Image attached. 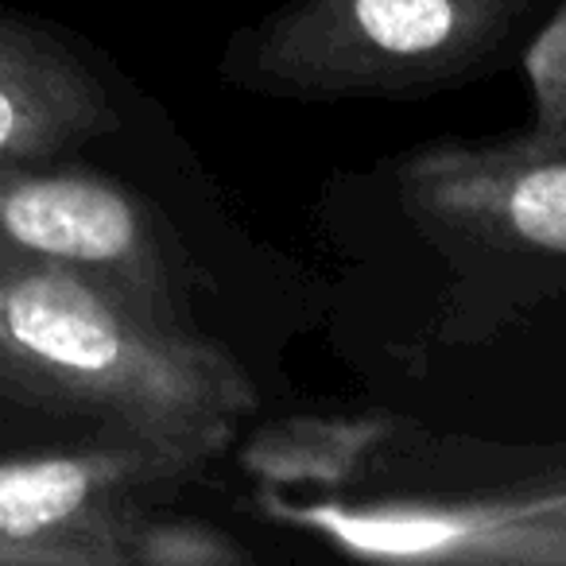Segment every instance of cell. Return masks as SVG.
I'll return each instance as SVG.
<instances>
[{"label": "cell", "mask_w": 566, "mask_h": 566, "mask_svg": "<svg viewBox=\"0 0 566 566\" xmlns=\"http://www.w3.org/2000/svg\"><path fill=\"white\" fill-rule=\"evenodd\" d=\"M527 78L539 109V136L566 144V9L527 51Z\"/></svg>", "instance_id": "obj_7"}, {"label": "cell", "mask_w": 566, "mask_h": 566, "mask_svg": "<svg viewBox=\"0 0 566 566\" xmlns=\"http://www.w3.org/2000/svg\"><path fill=\"white\" fill-rule=\"evenodd\" d=\"M419 213L527 252L566 256V144L535 133L493 148H442L408 167Z\"/></svg>", "instance_id": "obj_5"}, {"label": "cell", "mask_w": 566, "mask_h": 566, "mask_svg": "<svg viewBox=\"0 0 566 566\" xmlns=\"http://www.w3.org/2000/svg\"><path fill=\"white\" fill-rule=\"evenodd\" d=\"M0 400L94 419L206 465L256 408V388L190 326L74 275L0 268Z\"/></svg>", "instance_id": "obj_1"}, {"label": "cell", "mask_w": 566, "mask_h": 566, "mask_svg": "<svg viewBox=\"0 0 566 566\" xmlns=\"http://www.w3.org/2000/svg\"><path fill=\"white\" fill-rule=\"evenodd\" d=\"M226 558H237V551L198 524H159V520L148 516L133 539V563L187 566V563H226Z\"/></svg>", "instance_id": "obj_8"}, {"label": "cell", "mask_w": 566, "mask_h": 566, "mask_svg": "<svg viewBox=\"0 0 566 566\" xmlns=\"http://www.w3.org/2000/svg\"><path fill=\"white\" fill-rule=\"evenodd\" d=\"M198 470L195 458L128 434L0 458V566L133 563L144 501Z\"/></svg>", "instance_id": "obj_4"}, {"label": "cell", "mask_w": 566, "mask_h": 566, "mask_svg": "<svg viewBox=\"0 0 566 566\" xmlns=\"http://www.w3.org/2000/svg\"><path fill=\"white\" fill-rule=\"evenodd\" d=\"M0 268L74 275L187 326V260L148 202L105 175L51 159L0 167Z\"/></svg>", "instance_id": "obj_3"}, {"label": "cell", "mask_w": 566, "mask_h": 566, "mask_svg": "<svg viewBox=\"0 0 566 566\" xmlns=\"http://www.w3.org/2000/svg\"><path fill=\"white\" fill-rule=\"evenodd\" d=\"M109 128L102 78L63 40L0 12V167L55 159Z\"/></svg>", "instance_id": "obj_6"}, {"label": "cell", "mask_w": 566, "mask_h": 566, "mask_svg": "<svg viewBox=\"0 0 566 566\" xmlns=\"http://www.w3.org/2000/svg\"><path fill=\"white\" fill-rule=\"evenodd\" d=\"M527 0H292L226 51L229 82L272 97H369L470 74Z\"/></svg>", "instance_id": "obj_2"}]
</instances>
